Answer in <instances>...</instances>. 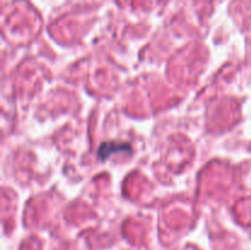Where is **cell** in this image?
<instances>
[{"label":"cell","instance_id":"cell-1","mask_svg":"<svg viewBox=\"0 0 251 250\" xmlns=\"http://www.w3.org/2000/svg\"><path fill=\"white\" fill-rule=\"evenodd\" d=\"M130 145L125 144V142H104L100 145V150H98V157L102 161L107 159L113 152H120V151H130Z\"/></svg>","mask_w":251,"mask_h":250}]
</instances>
